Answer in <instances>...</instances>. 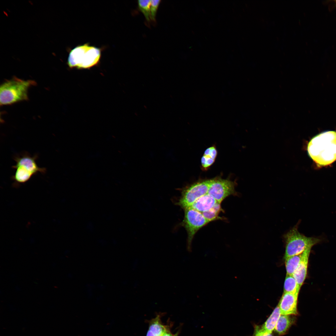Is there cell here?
Returning a JSON list of instances; mask_svg holds the SVG:
<instances>
[{"label": "cell", "mask_w": 336, "mask_h": 336, "mask_svg": "<svg viewBox=\"0 0 336 336\" xmlns=\"http://www.w3.org/2000/svg\"><path fill=\"white\" fill-rule=\"evenodd\" d=\"M101 50L88 43L78 45L70 50L67 64L70 68H90L99 62Z\"/></svg>", "instance_id": "obj_3"}, {"label": "cell", "mask_w": 336, "mask_h": 336, "mask_svg": "<svg viewBox=\"0 0 336 336\" xmlns=\"http://www.w3.org/2000/svg\"><path fill=\"white\" fill-rule=\"evenodd\" d=\"M184 210V215L181 225L186 230L188 234L187 250L191 251V243L197 232L210 222L202 213L191 208Z\"/></svg>", "instance_id": "obj_6"}, {"label": "cell", "mask_w": 336, "mask_h": 336, "mask_svg": "<svg viewBox=\"0 0 336 336\" xmlns=\"http://www.w3.org/2000/svg\"><path fill=\"white\" fill-rule=\"evenodd\" d=\"M160 314L150 321L146 336H161L166 330L171 328V325L162 323Z\"/></svg>", "instance_id": "obj_11"}, {"label": "cell", "mask_w": 336, "mask_h": 336, "mask_svg": "<svg viewBox=\"0 0 336 336\" xmlns=\"http://www.w3.org/2000/svg\"><path fill=\"white\" fill-rule=\"evenodd\" d=\"M203 155L208 156L215 160L217 155L216 147L213 146L208 148L205 151Z\"/></svg>", "instance_id": "obj_21"}, {"label": "cell", "mask_w": 336, "mask_h": 336, "mask_svg": "<svg viewBox=\"0 0 336 336\" xmlns=\"http://www.w3.org/2000/svg\"><path fill=\"white\" fill-rule=\"evenodd\" d=\"M307 151L318 166L332 164L336 160V132L326 131L315 136L308 143Z\"/></svg>", "instance_id": "obj_1"}, {"label": "cell", "mask_w": 336, "mask_h": 336, "mask_svg": "<svg viewBox=\"0 0 336 336\" xmlns=\"http://www.w3.org/2000/svg\"><path fill=\"white\" fill-rule=\"evenodd\" d=\"M161 1L160 0H151L150 7L151 19L153 21L155 20L157 10Z\"/></svg>", "instance_id": "obj_20"}, {"label": "cell", "mask_w": 336, "mask_h": 336, "mask_svg": "<svg viewBox=\"0 0 336 336\" xmlns=\"http://www.w3.org/2000/svg\"><path fill=\"white\" fill-rule=\"evenodd\" d=\"M170 328H169L166 330L162 334L161 336H178L179 334V331H178L176 333L174 334L171 332Z\"/></svg>", "instance_id": "obj_23"}, {"label": "cell", "mask_w": 336, "mask_h": 336, "mask_svg": "<svg viewBox=\"0 0 336 336\" xmlns=\"http://www.w3.org/2000/svg\"><path fill=\"white\" fill-rule=\"evenodd\" d=\"M235 185L229 179L216 177L211 179L208 193L221 203L227 197L235 194Z\"/></svg>", "instance_id": "obj_8"}, {"label": "cell", "mask_w": 336, "mask_h": 336, "mask_svg": "<svg viewBox=\"0 0 336 336\" xmlns=\"http://www.w3.org/2000/svg\"><path fill=\"white\" fill-rule=\"evenodd\" d=\"M281 315L280 309L278 306L274 309L261 329L265 331L272 333L275 328Z\"/></svg>", "instance_id": "obj_13"}, {"label": "cell", "mask_w": 336, "mask_h": 336, "mask_svg": "<svg viewBox=\"0 0 336 336\" xmlns=\"http://www.w3.org/2000/svg\"><path fill=\"white\" fill-rule=\"evenodd\" d=\"M211 180L199 181L186 187L176 204L184 209L190 208L198 198L208 194Z\"/></svg>", "instance_id": "obj_7"}, {"label": "cell", "mask_w": 336, "mask_h": 336, "mask_svg": "<svg viewBox=\"0 0 336 336\" xmlns=\"http://www.w3.org/2000/svg\"><path fill=\"white\" fill-rule=\"evenodd\" d=\"M272 333H268L262 330L258 326L255 328V336H272Z\"/></svg>", "instance_id": "obj_22"}, {"label": "cell", "mask_w": 336, "mask_h": 336, "mask_svg": "<svg viewBox=\"0 0 336 336\" xmlns=\"http://www.w3.org/2000/svg\"><path fill=\"white\" fill-rule=\"evenodd\" d=\"M37 158L36 155L32 156L27 153L14 157L16 164L12 168L16 169V171L12 179L15 183H24L38 172L45 173L46 169L38 166L36 161Z\"/></svg>", "instance_id": "obj_5"}, {"label": "cell", "mask_w": 336, "mask_h": 336, "mask_svg": "<svg viewBox=\"0 0 336 336\" xmlns=\"http://www.w3.org/2000/svg\"><path fill=\"white\" fill-rule=\"evenodd\" d=\"M298 225L297 224L295 226L283 236L286 244L285 259L289 257L302 254L320 240L318 238L308 237L300 233L298 230Z\"/></svg>", "instance_id": "obj_4"}, {"label": "cell", "mask_w": 336, "mask_h": 336, "mask_svg": "<svg viewBox=\"0 0 336 336\" xmlns=\"http://www.w3.org/2000/svg\"><path fill=\"white\" fill-rule=\"evenodd\" d=\"M300 288L293 276L286 274L284 285V292L298 295Z\"/></svg>", "instance_id": "obj_15"}, {"label": "cell", "mask_w": 336, "mask_h": 336, "mask_svg": "<svg viewBox=\"0 0 336 336\" xmlns=\"http://www.w3.org/2000/svg\"><path fill=\"white\" fill-rule=\"evenodd\" d=\"M220 203L217 202L211 209L202 213L205 217L209 222L215 220L218 217V214L221 209Z\"/></svg>", "instance_id": "obj_18"}, {"label": "cell", "mask_w": 336, "mask_h": 336, "mask_svg": "<svg viewBox=\"0 0 336 336\" xmlns=\"http://www.w3.org/2000/svg\"><path fill=\"white\" fill-rule=\"evenodd\" d=\"M217 202L213 197L208 193L198 198L190 208L202 213L211 209Z\"/></svg>", "instance_id": "obj_12"}, {"label": "cell", "mask_w": 336, "mask_h": 336, "mask_svg": "<svg viewBox=\"0 0 336 336\" xmlns=\"http://www.w3.org/2000/svg\"><path fill=\"white\" fill-rule=\"evenodd\" d=\"M311 248L306 250L303 253L301 262L292 276L301 287L307 275L309 258Z\"/></svg>", "instance_id": "obj_10"}, {"label": "cell", "mask_w": 336, "mask_h": 336, "mask_svg": "<svg viewBox=\"0 0 336 336\" xmlns=\"http://www.w3.org/2000/svg\"></svg>", "instance_id": "obj_24"}, {"label": "cell", "mask_w": 336, "mask_h": 336, "mask_svg": "<svg viewBox=\"0 0 336 336\" xmlns=\"http://www.w3.org/2000/svg\"><path fill=\"white\" fill-rule=\"evenodd\" d=\"M302 254V253L289 257L285 259L287 274L292 275L301 262Z\"/></svg>", "instance_id": "obj_16"}, {"label": "cell", "mask_w": 336, "mask_h": 336, "mask_svg": "<svg viewBox=\"0 0 336 336\" xmlns=\"http://www.w3.org/2000/svg\"><path fill=\"white\" fill-rule=\"evenodd\" d=\"M215 161L209 156L203 155L201 159L202 169L204 170H207L213 164Z\"/></svg>", "instance_id": "obj_19"}, {"label": "cell", "mask_w": 336, "mask_h": 336, "mask_svg": "<svg viewBox=\"0 0 336 336\" xmlns=\"http://www.w3.org/2000/svg\"><path fill=\"white\" fill-rule=\"evenodd\" d=\"M298 295L284 292L278 306L281 315H290L297 314V305Z\"/></svg>", "instance_id": "obj_9"}, {"label": "cell", "mask_w": 336, "mask_h": 336, "mask_svg": "<svg viewBox=\"0 0 336 336\" xmlns=\"http://www.w3.org/2000/svg\"><path fill=\"white\" fill-rule=\"evenodd\" d=\"M151 0H139L138 1V7L144 15L147 21L149 22L151 19L150 7Z\"/></svg>", "instance_id": "obj_17"}, {"label": "cell", "mask_w": 336, "mask_h": 336, "mask_svg": "<svg viewBox=\"0 0 336 336\" xmlns=\"http://www.w3.org/2000/svg\"><path fill=\"white\" fill-rule=\"evenodd\" d=\"M294 322V319L289 315H280L275 329L279 335L284 334Z\"/></svg>", "instance_id": "obj_14"}, {"label": "cell", "mask_w": 336, "mask_h": 336, "mask_svg": "<svg viewBox=\"0 0 336 336\" xmlns=\"http://www.w3.org/2000/svg\"><path fill=\"white\" fill-rule=\"evenodd\" d=\"M36 84L33 80H24L15 77L6 80L0 87V105H10L28 100V89Z\"/></svg>", "instance_id": "obj_2"}]
</instances>
